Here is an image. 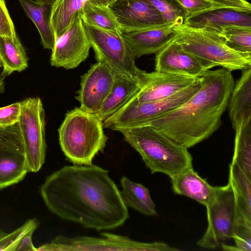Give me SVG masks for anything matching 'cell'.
I'll use <instances>...</instances> for the list:
<instances>
[{
	"instance_id": "cell-6",
	"label": "cell",
	"mask_w": 251,
	"mask_h": 251,
	"mask_svg": "<svg viewBox=\"0 0 251 251\" xmlns=\"http://www.w3.org/2000/svg\"><path fill=\"white\" fill-rule=\"evenodd\" d=\"M97 62L106 65L116 77L140 78L144 72L137 67L135 57L122 32L101 29L83 22Z\"/></svg>"
},
{
	"instance_id": "cell-25",
	"label": "cell",
	"mask_w": 251,
	"mask_h": 251,
	"mask_svg": "<svg viewBox=\"0 0 251 251\" xmlns=\"http://www.w3.org/2000/svg\"><path fill=\"white\" fill-rule=\"evenodd\" d=\"M25 49L18 38L0 35V63L3 67L0 75H10L15 71L20 72L28 66Z\"/></svg>"
},
{
	"instance_id": "cell-42",
	"label": "cell",
	"mask_w": 251,
	"mask_h": 251,
	"mask_svg": "<svg viewBox=\"0 0 251 251\" xmlns=\"http://www.w3.org/2000/svg\"><path fill=\"white\" fill-rule=\"evenodd\" d=\"M1 66H1V64H0V67H1Z\"/></svg>"
},
{
	"instance_id": "cell-11",
	"label": "cell",
	"mask_w": 251,
	"mask_h": 251,
	"mask_svg": "<svg viewBox=\"0 0 251 251\" xmlns=\"http://www.w3.org/2000/svg\"><path fill=\"white\" fill-rule=\"evenodd\" d=\"M91 48L81 16H78L55 38L50 64L67 70L75 68L88 57Z\"/></svg>"
},
{
	"instance_id": "cell-26",
	"label": "cell",
	"mask_w": 251,
	"mask_h": 251,
	"mask_svg": "<svg viewBox=\"0 0 251 251\" xmlns=\"http://www.w3.org/2000/svg\"><path fill=\"white\" fill-rule=\"evenodd\" d=\"M120 182L121 196L127 207L146 216H152L157 214L155 205L147 188L125 176L121 178Z\"/></svg>"
},
{
	"instance_id": "cell-30",
	"label": "cell",
	"mask_w": 251,
	"mask_h": 251,
	"mask_svg": "<svg viewBox=\"0 0 251 251\" xmlns=\"http://www.w3.org/2000/svg\"><path fill=\"white\" fill-rule=\"evenodd\" d=\"M147 0L159 11L166 24H184L186 14L177 0Z\"/></svg>"
},
{
	"instance_id": "cell-37",
	"label": "cell",
	"mask_w": 251,
	"mask_h": 251,
	"mask_svg": "<svg viewBox=\"0 0 251 251\" xmlns=\"http://www.w3.org/2000/svg\"><path fill=\"white\" fill-rule=\"evenodd\" d=\"M33 232H30L25 235L18 244L16 251H37L33 245L32 235Z\"/></svg>"
},
{
	"instance_id": "cell-24",
	"label": "cell",
	"mask_w": 251,
	"mask_h": 251,
	"mask_svg": "<svg viewBox=\"0 0 251 251\" xmlns=\"http://www.w3.org/2000/svg\"><path fill=\"white\" fill-rule=\"evenodd\" d=\"M27 16L36 26L45 49L52 50L55 36L50 19L52 5L42 4L34 0H18Z\"/></svg>"
},
{
	"instance_id": "cell-22",
	"label": "cell",
	"mask_w": 251,
	"mask_h": 251,
	"mask_svg": "<svg viewBox=\"0 0 251 251\" xmlns=\"http://www.w3.org/2000/svg\"><path fill=\"white\" fill-rule=\"evenodd\" d=\"M140 78L116 77L112 88L98 115L103 121L121 109L140 89L143 75Z\"/></svg>"
},
{
	"instance_id": "cell-15",
	"label": "cell",
	"mask_w": 251,
	"mask_h": 251,
	"mask_svg": "<svg viewBox=\"0 0 251 251\" xmlns=\"http://www.w3.org/2000/svg\"><path fill=\"white\" fill-rule=\"evenodd\" d=\"M207 70L197 58L173 40L156 53L155 71L160 73L197 78Z\"/></svg>"
},
{
	"instance_id": "cell-23",
	"label": "cell",
	"mask_w": 251,
	"mask_h": 251,
	"mask_svg": "<svg viewBox=\"0 0 251 251\" xmlns=\"http://www.w3.org/2000/svg\"><path fill=\"white\" fill-rule=\"evenodd\" d=\"M114 0H56L51 6L50 22L55 39L62 34L88 3L108 6Z\"/></svg>"
},
{
	"instance_id": "cell-7",
	"label": "cell",
	"mask_w": 251,
	"mask_h": 251,
	"mask_svg": "<svg viewBox=\"0 0 251 251\" xmlns=\"http://www.w3.org/2000/svg\"><path fill=\"white\" fill-rule=\"evenodd\" d=\"M101 237H68L58 235L50 243L37 248L38 251H177L179 250L162 242L145 243L126 236L109 232L100 233Z\"/></svg>"
},
{
	"instance_id": "cell-40",
	"label": "cell",
	"mask_w": 251,
	"mask_h": 251,
	"mask_svg": "<svg viewBox=\"0 0 251 251\" xmlns=\"http://www.w3.org/2000/svg\"><path fill=\"white\" fill-rule=\"evenodd\" d=\"M4 77L0 75V93H2L4 90Z\"/></svg>"
},
{
	"instance_id": "cell-13",
	"label": "cell",
	"mask_w": 251,
	"mask_h": 251,
	"mask_svg": "<svg viewBox=\"0 0 251 251\" xmlns=\"http://www.w3.org/2000/svg\"><path fill=\"white\" fill-rule=\"evenodd\" d=\"M115 76L104 64L97 63L81 76L76 100L80 107L92 113L98 114L108 95Z\"/></svg>"
},
{
	"instance_id": "cell-5",
	"label": "cell",
	"mask_w": 251,
	"mask_h": 251,
	"mask_svg": "<svg viewBox=\"0 0 251 251\" xmlns=\"http://www.w3.org/2000/svg\"><path fill=\"white\" fill-rule=\"evenodd\" d=\"M173 40L197 58L207 70L217 66L230 71L251 68V59L227 47L220 33L183 24L177 27Z\"/></svg>"
},
{
	"instance_id": "cell-8",
	"label": "cell",
	"mask_w": 251,
	"mask_h": 251,
	"mask_svg": "<svg viewBox=\"0 0 251 251\" xmlns=\"http://www.w3.org/2000/svg\"><path fill=\"white\" fill-rule=\"evenodd\" d=\"M201 86L200 77L191 85L164 99L143 103L128 100L117 112L103 121V127L113 130L118 127L146 125L181 105Z\"/></svg>"
},
{
	"instance_id": "cell-33",
	"label": "cell",
	"mask_w": 251,
	"mask_h": 251,
	"mask_svg": "<svg viewBox=\"0 0 251 251\" xmlns=\"http://www.w3.org/2000/svg\"><path fill=\"white\" fill-rule=\"evenodd\" d=\"M21 112V102L0 108V126H7L17 123Z\"/></svg>"
},
{
	"instance_id": "cell-34",
	"label": "cell",
	"mask_w": 251,
	"mask_h": 251,
	"mask_svg": "<svg viewBox=\"0 0 251 251\" xmlns=\"http://www.w3.org/2000/svg\"><path fill=\"white\" fill-rule=\"evenodd\" d=\"M0 35L17 36L14 25L4 0H0Z\"/></svg>"
},
{
	"instance_id": "cell-1",
	"label": "cell",
	"mask_w": 251,
	"mask_h": 251,
	"mask_svg": "<svg viewBox=\"0 0 251 251\" xmlns=\"http://www.w3.org/2000/svg\"><path fill=\"white\" fill-rule=\"evenodd\" d=\"M40 191L50 212L86 228L112 229L129 218L108 171L96 165L64 166L46 177Z\"/></svg>"
},
{
	"instance_id": "cell-2",
	"label": "cell",
	"mask_w": 251,
	"mask_h": 251,
	"mask_svg": "<svg viewBox=\"0 0 251 251\" xmlns=\"http://www.w3.org/2000/svg\"><path fill=\"white\" fill-rule=\"evenodd\" d=\"M201 78V88L186 101L144 125L187 149L211 136L221 126L234 81L231 71L223 68L208 70Z\"/></svg>"
},
{
	"instance_id": "cell-20",
	"label": "cell",
	"mask_w": 251,
	"mask_h": 251,
	"mask_svg": "<svg viewBox=\"0 0 251 251\" xmlns=\"http://www.w3.org/2000/svg\"><path fill=\"white\" fill-rule=\"evenodd\" d=\"M227 108L235 131L251 120V68L242 70L240 78L234 83Z\"/></svg>"
},
{
	"instance_id": "cell-36",
	"label": "cell",
	"mask_w": 251,
	"mask_h": 251,
	"mask_svg": "<svg viewBox=\"0 0 251 251\" xmlns=\"http://www.w3.org/2000/svg\"><path fill=\"white\" fill-rule=\"evenodd\" d=\"M223 7L251 11V4L246 0H210Z\"/></svg>"
},
{
	"instance_id": "cell-4",
	"label": "cell",
	"mask_w": 251,
	"mask_h": 251,
	"mask_svg": "<svg viewBox=\"0 0 251 251\" xmlns=\"http://www.w3.org/2000/svg\"><path fill=\"white\" fill-rule=\"evenodd\" d=\"M58 132L61 150L74 165H93L94 158L103 151L108 139L98 114L80 107L66 114Z\"/></svg>"
},
{
	"instance_id": "cell-28",
	"label": "cell",
	"mask_w": 251,
	"mask_h": 251,
	"mask_svg": "<svg viewBox=\"0 0 251 251\" xmlns=\"http://www.w3.org/2000/svg\"><path fill=\"white\" fill-rule=\"evenodd\" d=\"M108 6L92 3L86 4L81 11L82 21L101 29L121 32L116 18Z\"/></svg>"
},
{
	"instance_id": "cell-9",
	"label": "cell",
	"mask_w": 251,
	"mask_h": 251,
	"mask_svg": "<svg viewBox=\"0 0 251 251\" xmlns=\"http://www.w3.org/2000/svg\"><path fill=\"white\" fill-rule=\"evenodd\" d=\"M205 207L207 227L197 244L203 248L215 249L225 241L232 238L235 230V200L230 183L215 187L214 194Z\"/></svg>"
},
{
	"instance_id": "cell-12",
	"label": "cell",
	"mask_w": 251,
	"mask_h": 251,
	"mask_svg": "<svg viewBox=\"0 0 251 251\" xmlns=\"http://www.w3.org/2000/svg\"><path fill=\"white\" fill-rule=\"evenodd\" d=\"M108 6L123 33L169 24L147 0H114Z\"/></svg>"
},
{
	"instance_id": "cell-32",
	"label": "cell",
	"mask_w": 251,
	"mask_h": 251,
	"mask_svg": "<svg viewBox=\"0 0 251 251\" xmlns=\"http://www.w3.org/2000/svg\"><path fill=\"white\" fill-rule=\"evenodd\" d=\"M177 1L185 11L186 18L216 8L224 7L210 0H177Z\"/></svg>"
},
{
	"instance_id": "cell-41",
	"label": "cell",
	"mask_w": 251,
	"mask_h": 251,
	"mask_svg": "<svg viewBox=\"0 0 251 251\" xmlns=\"http://www.w3.org/2000/svg\"><path fill=\"white\" fill-rule=\"evenodd\" d=\"M7 233L3 231L0 228V239L3 237Z\"/></svg>"
},
{
	"instance_id": "cell-19",
	"label": "cell",
	"mask_w": 251,
	"mask_h": 251,
	"mask_svg": "<svg viewBox=\"0 0 251 251\" xmlns=\"http://www.w3.org/2000/svg\"><path fill=\"white\" fill-rule=\"evenodd\" d=\"M228 182L233 189L235 230L251 231V180L235 163L229 166Z\"/></svg>"
},
{
	"instance_id": "cell-35",
	"label": "cell",
	"mask_w": 251,
	"mask_h": 251,
	"mask_svg": "<svg viewBox=\"0 0 251 251\" xmlns=\"http://www.w3.org/2000/svg\"><path fill=\"white\" fill-rule=\"evenodd\" d=\"M238 251H251V231H236L232 237Z\"/></svg>"
},
{
	"instance_id": "cell-38",
	"label": "cell",
	"mask_w": 251,
	"mask_h": 251,
	"mask_svg": "<svg viewBox=\"0 0 251 251\" xmlns=\"http://www.w3.org/2000/svg\"><path fill=\"white\" fill-rule=\"evenodd\" d=\"M18 126V122L7 126H0V146L10 138Z\"/></svg>"
},
{
	"instance_id": "cell-27",
	"label": "cell",
	"mask_w": 251,
	"mask_h": 251,
	"mask_svg": "<svg viewBox=\"0 0 251 251\" xmlns=\"http://www.w3.org/2000/svg\"><path fill=\"white\" fill-rule=\"evenodd\" d=\"M231 163L236 164L251 180V120L235 131Z\"/></svg>"
},
{
	"instance_id": "cell-14",
	"label": "cell",
	"mask_w": 251,
	"mask_h": 251,
	"mask_svg": "<svg viewBox=\"0 0 251 251\" xmlns=\"http://www.w3.org/2000/svg\"><path fill=\"white\" fill-rule=\"evenodd\" d=\"M198 78L145 71L140 89L129 101L143 103L166 99L191 85Z\"/></svg>"
},
{
	"instance_id": "cell-3",
	"label": "cell",
	"mask_w": 251,
	"mask_h": 251,
	"mask_svg": "<svg viewBox=\"0 0 251 251\" xmlns=\"http://www.w3.org/2000/svg\"><path fill=\"white\" fill-rule=\"evenodd\" d=\"M113 130L123 134L151 174L161 173L171 178L193 167V157L188 149L151 126H121Z\"/></svg>"
},
{
	"instance_id": "cell-31",
	"label": "cell",
	"mask_w": 251,
	"mask_h": 251,
	"mask_svg": "<svg viewBox=\"0 0 251 251\" xmlns=\"http://www.w3.org/2000/svg\"><path fill=\"white\" fill-rule=\"evenodd\" d=\"M39 225L38 221L34 218L27 220L14 231L5 235L0 239V251H16L22 238L27 234L34 232Z\"/></svg>"
},
{
	"instance_id": "cell-16",
	"label": "cell",
	"mask_w": 251,
	"mask_h": 251,
	"mask_svg": "<svg viewBox=\"0 0 251 251\" xmlns=\"http://www.w3.org/2000/svg\"><path fill=\"white\" fill-rule=\"evenodd\" d=\"M29 172L19 126L0 146V189L17 184Z\"/></svg>"
},
{
	"instance_id": "cell-29",
	"label": "cell",
	"mask_w": 251,
	"mask_h": 251,
	"mask_svg": "<svg viewBox=\"0 0 251 251\" xmlns=\"http://www.w3.org/2000/svg\"><path fill=\"white\" fill-rule=\"evenodd\" d=\"M220 34L230 49L251 59V27L228 26L224 27Z\"/></svg>"
},
{
	"instance_id": "cell-21",
	"label": "cell",
	"mask_w": 251,
	"mask_h": 251,
	"mask_svg": "<svg viewBox=\"0 0 251 251\" xmlns=\"http://www.w3.org/2000/svg\"><path fill=\"white\" fill-rule=\"evenodd\" d=\"M170 179L175 193L190 198L205 206L214 192L215 187L201 177L193 167L184 170Z\"/></svg>"
},
{
	"instance_id": "cell-39",
	"label": "cell",
	"mask_w": 251,
	"mask_h": 251,
	"mask_svg": "<svg viewBox=\"0 0 251 251\" xmlns=\"http://www.w3.org/2000/svg\"><path fill=\"white\" fill-rule=\"evenodd\" d=\"M42 4L52 5L56 0H34Z\"/></svg>"
},
{
	"instance_id": "cell-10",
	"label": "cell",
	"mask_w": 251,
	"mask_h": 251,
	"mask_svg": "<svg viewBox=\"0 0 251 251\" xmlns=\"http://www.w3.org/2000/svg\"><path fill=\"white\" fill-rule=\"evenodd\" d=\"M21 102L18 122L29 172L36 173L45 163V115L40 98H29Z\"/></svg>"
},
{
	"instance_id": "cell-17",
	"label": "cell",
	"mask_w": 251,
	"mask_h": 251,
	"mask_svg": "<svg viewBox=\"0 0 251 251\" xmlns=\"http://www.w3.org/2000/svg\"><path fill=\"white\" fill-rule=\"evenodd\" d=\"M183 24L189 27L203 28L218 33L228 26L251 27V11L226 7L216 8L188 17Z\"/></svg>"
},
{
	"instance_id": "cell-18",
	"label": "cell",
	"mask_w": 251,
	"mask_h": 251,
	"mask_svg": "<svg viewBox=\"0 0 251 251\" xmlns=\"http://www.w3.org/2000/svg\"><path fill=\"white\" fill-rule=\"evenodd\" d=\"M180 25L174 23L123 34L137 58L158 52L173 39Z\"/></svg>"
}]
</instances>
